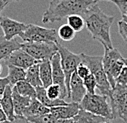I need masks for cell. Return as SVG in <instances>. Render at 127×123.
Returning <instances> with one entry per match:
<instances>
[{"mask_svg":"<svg viewBox=\"0 0 127 123\" xmlns=\"http://www.w3.org/2000/svg\"><path fill=\"white\" fill-rule=\"evenodd\" d=\"M57 34L59 38L64 41H70L74 38L76 32L67 23L60 26L57 31Z\"/></svg>","mask_w":127,"mask_h":123,"instance_id":"25","label":"cell"},{"mask_svg":"<svg viewBox=\"0 0 127 123\" xmlns=\"http://www.w3.org/2000/svg\"><path fill=\"white\" fill-rule=\"evenodd\" d=\"M22 43L17 39L7 40L4 37H0V61L10 55L13 51L22 49Z\"/></svg>","mask_w":127,"mask_h":123,"instance_id":"17","label":"cell"},{"mask_svg":"<svg viewBox=\"0 0 127 123\" xmlns=\"http://www.w3.org/2000/svg\"><path fill=\"white\" fill-rule=\"evenodd\" d=\"M46 94H47L48 98L51 100L60 98V95H61V89H60V87L55 83L50 84L48 88H46Z\"/></svg>","mask_w":127,"mask_h":123,"instance_id":"29","label":"cell"},{"mask_svg":"<svg viewBox=\"0 0 127 123\" xmlns=\"http://www.w3.org/2000/svg\"><path fill=\"white\" fill-rule=\"evenodd\" d=\"M31 123H72V119L70 120H61L57 119L51 113L44 115L42 117L29 120Z\"/></svg>","mask_w":127,"mask_h":123,"instance_id":"27","label":"cell"},{"mask_svg":"<svg viewBox=\"0 0 127 123\" xmlns=\"http://www.w3.org/2000/svg\"><path fill=\"white\" fill-rule=\"evenodd\" d=\"M58 52L60 55V63L61 67L65 76V83L66 88L68 90V92H69V82L70 78L77 70V67L82 63L80 54H74L71 52L69 50L64 46H62L59 42L57 43Z\"/></svg>","mask_w":127,"mask_h":123,"instance_id":"9","label":"cell"},{"mask_svg":"<svg viewBox=\"0 0 127 123\" xmlns=\"http://www.w3.org/2000/svg\"><path fill=\"white\" fill-rule=\"evenodd\" d=\"M82 63L89 68L91 74H93L96 82L97 88L102 95L109 97L111 86L108 81L107 76L104 70L102 65V57L101 56H89L85 54H80Z\"/></svg>","mask_w":127,"mask_h":123,"instance_id":"3","label":"cell"},{"mask_svg":"<svg viewBox=\"0 0 127 123\" xmlns=\"http://www.w3.org/2000/svg\"><path fill=\"white\" fill-rule=\"evenodd\" d=\"M2 65H1V64H0V74L2 73Z\"/></svg>","mask_w":127,"mask_h":123,"instance_id":"41","label":"cell"},{"mask_svg":"<svg viewBox=\"0 0 127 123\" xmlns=\"http://www.w3.org/2000/svg\"><path fill=\"white\" fill-rule=\"evenodd\" d=\"M15 88H16L17 92L22 96L28 97L32 99L35 98V97H36L35 88L33 87L29 82H27L26 79L17 82L15 84Z\"/></svg>","mask_w":127,"mask_h":123,"instance_id":"24","label":"cell"},{"mask_svg":"<svg viewBox=\"0 0 127 123\" xmlns=\"http://www.w3.org/2000/svg\"><path fill=\"white\" fill-rule=\"evenodd\" d=\"M49 113H50V107L43 105L36 98H33L30 102L29 106L24 110L23 116L27 120H32Z\"/></svg>","mask_w":127,"mask_h":123,"instance_id":"16","label":"cell"},{"mask_svg":"<svg viewBox=\"0 0 127 123\" xmlns=\"http://www.w3.org/2000/svg\"><path fill=\"white\" fill-rule=\"evenodd\" d=\"M101 123H111V122H108V121H106V122H101Z\"/></svg>","mask_w":127,"mask_h":123,"instance_id":"42","label":"cell"},{"mask_svg":"<svg viewBox=\"0 0 127 123\" xmlns=\"http://www.w3.org/2000/svg\"><path fill=\"white\" fill-rule=\"evenodd\" d=\"M7 118L6 114L4 113V112L2 111L1 106H0V123L7 121Z\"/></svg>","mask_w":127,"mask_h":123,"instance_id":"36","label":"cell"},{"mask_svg":"<svg viewBox=\"0 0 127 123\" xmlns=\"http://www.w3.org/2000/svg\"><path fill=\"white\" fill-rule=\"evenodd\" d=\"M24 42H55L58 43L57 31L28 24L25 32L19 36Z\"/></svg>","mask_w":127,"mask_h":123,"instance_id":"7","label":"cell"},{"mask_svg":"<svg viewBox=\"0 0 127 123\" xmlns=\"http://www.w3.org/2000/svg\"><path fill=\"white\" fill-rule=\"evenodd\" d=\"M116 83L127 86V66L126 65L122 68V70H121V73L119 74L117 78L116 79Z\"/></svg>","mask_w":127,"mask_h":123,"instance_id":"30","label":"cell"},{"mask_svg":"<svg viewBox=\"0 0 127 123\" xmlns=\"http://www.w3.org/2000/svg\"><path fill=\"white\" fill-rule=\"evenodd\" d=\"M104 50L105 51L102 56V65L112 88L116 85V79L125 66V62L124 58L117 49L104 46Z\"/></svg>","mask_w":127,"mask_h":123,"instance_id":"5","label":"cell"},{"mask_svg":"<svg viewBox=\"0 0 127 123\" xmlns=\"http://www.w3.org/2000/svg\"><path fill=\"white\" fill-rule=\"evenodd\" d=\"M68 24L76 32H81L85 27V20L84 18L78 14L71 15L67 17Z\"/></svg>","mask_w":127,"mask_h":123,"instance_id":"26","label":"cell"},{"mask_svg":"<svg viewBox=\"0 0 127 123\" xmlns=\"http://www.w3.org/2000/svg\"><path fill=\"white\" fill-rule=\"evenodd\" d=\"M22 49L38 62L51 60L52 57L59 50L57 43L55 42H24L22 43Z\"/></svg>","mask_w":127,"mask_h":123,"instance_id":"8","label":"cell"},{"mask_svg":"<svg viewBox=\"0 0 127 123\" xmlns=\"http://www.w3.org/2000/svg\"><path fill=\"white\" fill-rule=\"evenodd\" d=\"M83 84H84V87L88 93H92V94L95 93V90L96 88V82L94 76H93V74H90L88 76L83 79Z\"/></svg>","mask_w":127,"mask_h":123,"instance_id":"28","label":"cell"},{"mask_svg":"<svg viewBox=\"0 0 127 123\" xmlns=\"http://www.w3.org/2000/svg\"><path fill=\"white\" fill-rule=\"evenodd\" d=\"M6 6H7V3L4 2V0H0V14H1L2 10L5 8Z\"/></svg>","mask_w":127,"mask_h":123,"instance_id":"37","label":"cell"},{"mask_svg":"<svg viewBox=\"0 0 127 123\" xmlns=\"http://www.w3.org/2000/svg\"><path fill=\"white\" fill-rule=\"evenodd\" d=\"M122 20L123 21H125L126 22H127V17L125 16V15H122Z\"/></svg>","mask_w":127,"mask_h":123,"instance_id":"39","label":"cell"},{"mask_svg":"<svg viewBox=\"0 0 127 123\" xmlns=\"http://www.w3.org/2000/svg\"><path fill=\"white\" fill-rule=\"evenodd\" d=\"M35 92H36V97H35V98L39 102H41L43 105L50 107H50L64 106V105L68 104L67 102L62 98H57L55 100L50 99L46 94V88H44L43 86H40V87L35 88Z\"/></svg>","mask_w":127,"mask_h":123,"instance_id":"19","label":"cell"},{"mask_svg":"<svg viewBox=\"0 0 127 123\" xmlns=\"http://www.w3.org/2000/svg\"><path fill=\"white\" fill-rule=\"evenodd\" d=\"M9 84V80L7 78H0V95H2L3 92L6 88V87Z\"/></svg>","mask_w":127,"mask_h":123,"instance_id":"35","label":"cell"},{"mask_svg":"<svg viewBox=\"0 0 127 123\" xmlns=\"http://www.w3.org/2000/svg\"><path fill=\"white\" fill-rule=\"evenodd\" d=\"M83 16L85 26L92 35L93 39L96 40L103 46L113 48L110 30L114 22V17L104 13L96 2L89 7Z\"/></svg>","mask_w":127,"mask_h":123,"instance_id":"1","label":"cell"},{"mask_svg":"<svg viewBox=\"0 0 127 123\" xmlns=\"http://www.w3.org/2000/svg\"><path fill=\"white\" fill-rule=\"evenodd\" d=\"M20 0H4V2H6L7 5L11 3V2H19Z\"/></svg>","mask_w":127,"mask_h":123,"instance_id":"38","label":"cell"},{"mask_svg":"<svg viewBox=\"0 0 127 123\" xmlns=\"http://www.w3.org/2000/svg\"><path fill=\"white\" fill-rule=\"evenodd\" d=\"M8 74L7 78L9 80L10 85H15L17 82L26 79V70L13 65H7Z\"/></svg>","mask_w":127,"mask_h":123,"instance_id":"23","label":"cell"},{"mask_svg":"<svg viewBox=\"0 0 127 123\" xmlns=\"http://www.w3.org/2000/svg\"><path fill=\"white\" fill-rule=\"evenodd\" d=\"M108 98L114 118H121L127 122V86L116 83Z\"/></svg>","mask_w":127,"mask_h":123,"instance_id":"6","label":"cell"},{"mask_svg":"<svg viewBox=\"0 0 127 123\" xmlns=\"http://www.w3.org/2000/svg\"><path fill=\"white\" fill-rule=\"evenodd\" d=\"M0 106L4 113L6 114L8 121H13L16 118L13 101H12V87L11 85H7L5 88L2 98H0Z\"/></svg>","mask_w":127,"mask_h":123,"instance_id":"15","label":"cell"},{"mask_svg":"<svg viewBox=\"0 0 127 123\" xmlns=\"http://www.w3.org/2000/svg\"><path fill=\"white\" fill-rule=\"evenodd\" d=\"M52 66V81L53 83L57 84L61 89V95L60 98L64 99L68 97V90L65 83V76L61 67L60 63V55L59 52L53 56L50 60Z\"/></svg>","mask_w":127,"mask_h":123,"instance_id":"12","label":"cell"},{"mask_svg":"<svg viewBox=\"0 0 127 123\" xmlns=\"http://www.w3.org/2000/svg\"><path fill=\"white\" fill-rule=\"evenodd\" d=\"M0 27L3 32V37L7 40H11L17 36L22 34L27 29V25L8 17L0 16Z\"/></svg>","mask_w":127,"mask_h":123,"instance_id":"11","label":"cell"},{"mask_svg":"<svg viewBox=\"0 0 127 123\" xmlns=\"http://www.w3.org/2000/svg\"><path fill=\"white\" fill-rule=\"evenodd\" d=\"M12 101L16 116H23L24 110L29 106L32 98L21 95L14 86L12 87Z\"/></svg>","mask_w":127,"mask_h":123,"instance_id":"18","label":"cell"},{"mask_svg":"<svg viewBox=\"0 0 127 123\" xmlns=\"http://www.w3.org/2000/svg\"><path fill=\"white\" fill-rule=\"evenodd\" d=\"M1 123H31V122L24 116H16V118L13 121H8V120H7V121Z\"/></svg>","mask_w":127,"mask_h":123,"instance_id":"34","label":"cell"},{"mask_svg":"<svg viewBox=\"0 0 127 123\" xmlns=\"http://www.w3.org/2000/svg\"><path fill=\"white\" fill-rule=\"evenodd\" d=\"M76 73H77L78 75L83 79L91 74L89 68H88L86 65H84L83 63H81L80 65L78 66L77 70H76Z\"/></svg>","mask_w":127,"mask_h":123,"instance_id":"31","label":"cell"},{"mask_svg":"<svg viewBox=\"0 0 127 123\" xmlns=\"http://www.w3.org/2000/svg\"><path fill=\"white\" fill-rule=\"evenodd\" d=\"M79 110V103L72 102L71 103H68L64 106L50 107V113L57 119L70 120L78 113Z\"/></svg>","mask_w":127,"mask_h":123,"instance_id":"14","label":"cell"},{"mask_svg":"<svg viewBox=\"0 0 127 123\" xmlns=\"http://www.w3.org/2000/svg\"><path fill=\"white\" fill-rule=\"evenodd\" d=\"M96 2V0H51L43 14L42 22H60L71 15H83Z\"/></svg>","mask_w":127,"mask_h":123,"instance_id":"2","label":"cell"},{"mask_svg":"<svg viewBox=\"0 0 127 123\" xmlns=\"http://www.w3.org/2000/svg\"><path fill=\"white\" fill-rule=\"evenodd\" d=\"M118 30L119 33L123 38V40L127 43V22L121 20L118 22Z\"/></svg>","mask_w":127,"mask_h":123,"instance_id":"32","label":"cell"},{"mask_svg":"<svg viewBox=\"0 0 127 123\" xmlns=\"http://www.w3.org/2000/svg\"><path fill=\"white\" fill-rule=\"evenodd\" d=\"M4 65H13L17 67L27 70L32 65H35L36 63H39L36 60L27 53L26 51L22 49H19L13 51L11 55L2 60Z\"/></svg>","mask_w":127,"mask_h":123,"instance_id":"10","label":"cell"},{"mask_svg":"<svg viewBox=\"0 0 127 123\" xmlns=\"http://www.w3.org/2000/svg\"><path fill=\"white\" fill-rule=\"evenodd\" d=\"M96 1H98V0H96ZM107 1H111V0H107Z\"/></svg>","mask_w":127,"mask_h":123,"instance_id":"43","label":"cell"},{"mask_svg":"<svg viewBox=\"0 0 127 123\" xmlns=\"http://www.w3.org/2000/svg\"><path fill=\"white\" fill-rule=\"evenodd\" d=\"M87 93L88 92L83 84V79H81L75 71L70 78L68 98L73 102L80 103Z\"/></svg>","mask_w":127,"mask_h":123,"instance_id":"13","label":"cell"},{"mask_svg":"<svg viewBox=\"0 0 127 123\" xmlns=\"http://www.w3.org/2000/svg\"><path fill=\"white\" fill-rule=\"evenodd\" d=\"M26 80L29 82L33 87L43 86L42 82L40 78V70H39V63L32 65L26 70Z\"/></svg>","mask_w":127,"mask_h":123,"instance_id":"22","label":"cell"},{"mask_svg":"<svg viewBox=\"0 0 127 123\" xmlns=\"http://www.w3.org/2000/svg\"><path fill=\"white\" fill-rule=\"evenodd\" d=\"M124 62H125V65L127 66V59H124Z\"/></svg>","mask_w":127,"mask_h":123,"instance_id":"40","label":"cell"},{"mask_svg":"<svg viewBox=\"0 0 127 123\" xmlns=\"http://www.w3.org/2000/svg\"><path fill=\"white\" fill-rule=\"evenodd\" d=\"M121 11V14L127 17V0H111Z\"/></svg>","mask_w":127,"mask_h":123,"instance_id":"33","label":"cell"},{"mask_svg":"<svg viewBox=\"0 0 127 123\" xmlns=\"http://www.w3.org/2000/svg\"><path fill=\"white\" fill-rule=\"evenodd\" d=\"M40 78L42 82L44 88H48L50 84L53 83L52 81V66L50 60H44L39 62Z\"/></svg>","mask_w":127,"mask_h":123,"instance_id":"21","label":"cell"},{"mask_svg":"<svg viewBox=\"0 0 127 123\" xmlns=\"http://www.w3.org/2000/svg\"><path fill=\"white\" fill-rule=\"evenodd\" d=\"M106 121L109 120L83 109H80L78 113L72 119V123H101Z\"/></svg>","mask_w":127,"mask_h":123,"instance_id":"20","label":"cell"},{"mask_svg":"<svg viewBox=\"0 0 127 123\" xmlns=\"http://www.w3.org/2000/svg\"><path fill=\"white\" fill-rule=\"evenodd\" d=\"M107 98L108 97L105 95L87 93L80 102L79 107L80 109H83L91 113L105 117L107 120L115 119L111 104L110 102H108Z\"/></svg>","mask_w":127,"mask_h":123,"instance_id":"4","label":"cell"}]
</instances>
